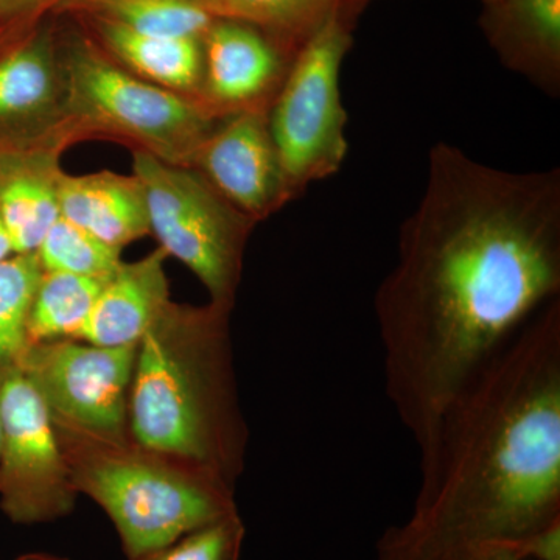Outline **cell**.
I'll return each instance as SVG.
<instances>
[{"label": "cell", "instance_id": "4dcf8cb0", "mask_svg": "<svg viewBox=\"0 0 560 560\" xmlns=\"http://www.w3.org/2000/svg\"><path fill=\"white\" fill-rule=\"evenodd\" d=\"M353 2H355V0H353Z\"/></svg>", "mask_w": 560, "mask_h": 560}, {"label": "cell", "instance_id": "4316f807", "mask_svg": "<svg viewBox=\"0 0 560 560\" xmlns=\"http://www.w3.org/2000/svg\"><path fill=\"white\" fill-rule=\"evenodd\" d=\"M14 560H69L65 558H58V556L47 555V552H27V555H22L20 558Z\"/></svg>", "mask_w": 560, "mask_h": 560}, {"label": "cell", "instance_id": "30bf717a", "mask_svg": "<svg viewBox=\"0 0 560 560\" xmlns=\"http://www.w3.org/2000/svg\"><path fill=\"white\" fill-rule=\"evenodd\" d=\"M268 113L270 108H254L223 117L191 162V168L257 223L294 200Z\"/></svg>", "mask_w": 560, "mask_h": 560}, {"label": "cell", "instance_id": "44dd1931", "mask_svg": "<svg viewBox=\"0 0 560 560\" xmlns=\"http://www.w3.org/2000/svg\"><path fill=\"white\" fill-rule=\"evenodd\" d=\"M215 18L245 22L279 33L282 38L307 40L340 0H201Z\"/></svg>", "mask_w": 560, "mask_h": 560}, {"label": "cell", "instance_id": "f1b7e54d", "mask_svg": "<svg viewBox=\"0 0 560 560\" xmlns=\"http://www.w3.org/2000/svg\"><path fill=\"white\" fill-rule=\"evenodd\" d=\"M0 442H2V422H0Z\"/></svg>", "mask_w": 560, "mask_h": 560}, {"label": "cell", "instance_id": "8fae6325", "mask_svg": "<svg viewBox=\"0 0 560 560\" xmlns=\"http://www.w3.org/2000/svg\"><path fill=\"white\" fill-rule=\"evenodd\" d=\"M55 139L73 145L65 127L61 55L49 31H36L0 49V150Z\"/></svg>", "mask_w": 560, "mask_h": 560}, {"label": "cell", "instance_id": "484cf974", "mask_svg": "<svg viewBox=\"0 0 560 560\" xmlns=\"http://www.w3.org/2000/svg\"><path fill=\"white\" fill-rule=\"evenodd\" d=\"M11 256H14L13 245H11L5 224H3L2 219H0V261L10 259Z\"/></svg>", "mask_w": 560, "mask_h": 560}, {"label": "cell", "instance_id": "f546056e", "mask_svg": "<svg viewBox=\"0 0 560 560\" xmlns=\"http://www.w3.org/2000/svg\"><path fill=\"white\" fill-rule=\"evenodd\" d=\"M489 3L500 2V0H488Z\"/></svg>", "mask_w": 560, "mask_h": 560}, {"label": "cell", "instance_id": "7a4b0ae2", "mask_svg": "<svg viewBox=\"0 0 560 560\" xmlns=\"http://www.w3.org/2000/svg\"><path fill=\"white\" fill-rule=\"evenodd\" d=\"M410 514L375 560H518L560 521V300L475 378L419 455Z\"/></svg>", "mask_w": 560, "mask_h": 560}, {"label": "cell", "instance_id": "5b68a950", "mask_svg": "<svg viewBox=\"0 0 560 560\" xmlns=\"http://www.w3.org/2000/svg\"><path fill=\"white\" fill-rule=\"evenodd\" d=\"M60 55L65 127L73 143L109 139L167 164L191 167L223 119L200 98L139 79L83 36L70 39Z\"/></svg>", "mask_w": 560, "mask_h": 560}, {"label": "cell", "instance_id": "52a82bcc", "mask_svg": "<svg viewBox=\"0 0 560 560\" xmlns=\"http://www.w3.org/2000/svg\"><path fill=\"white\" fill-rule=\"evenodd\" d=\"M349 47L348 25L334 10L296 51L271 103V135L293 198L335 175L348 156L340 75Z\"/></svg>", "mask_w": 560, "mask_h": 560}, {"label": "cell", "instance_id": "2e32d148", "mask_svg": "<svg viewBox=\"0 0 560 560\" xmlns=\"http://www.w3.org/2000/svg\"><path fill=\"white\" fill-rule=\"evenodd\" d=\"M490 9L486 24L504 65L559 98L560 0H500Z\"/></svg>", "mask_w": 560, "mask_h": 560}, {"label": "cell", "instance_id": "4fadbf2b", "mask_svg": "<svg viewBox=\"0 0 560 560\" xmlns=\"http://www.w3.org/2000/svg\"><path fill=\"white\" fill-rule=\"evenodd\" d=\"M65 140L0 150V219L14 254L38 253L60 217L61 154Z\"/></svg>", "mask_w": 560, "mask_h": 560}, {"label": "cell", "instance_id": "d4e9b609", "mask_svg": "<svg viewBox=\"0 0 560 560\" xmlns=\"http://www.w3.org/2000/svg\"><path fill=\"white\" fill-rule=\"evenodd\" d=\"M518 560H560V521L530 536L522 545Z\"/></svg>", "mask_w": 560, "mask_h": 560}, {"label": "cell", "instance_id": "7402d4cb", "mask_svg": "<svg viewBox=\"0 0 560 560\" xmlns=\"http://www.w3.org/2000/svg\"><path fill=\"white\" fill-rule=\"evenodd\" d=\"M36 254L44 271L69 272L103 285L124 264L121 249L106 245L61 215L51 224Z\"/></svg>", "mask_w": 560, "mask_h": 560}, {"label": "cell", "instance_id": "9c48e42d", "mask_svg": "<svg viewBox=\"0 0 560 560\" xmlns=\"http://www.w3.org/2000/svg\"><path fill=\"white\" fill-rule=\"evenodd\" d=\"M0 510L16 525L66 517L79 493L49 411L20 370L0 382Z\"/></svg>", "mask_w": 560, "mask_h": 560}, {"label": "cell", "instance_id": "d6986e66", "mask_svg": "<svg viewBox=\"0 0 560 560\" xmlns=\"http://www.w3.org/2000/svg\"><path fill=\"white\" fill-rule=\"evenodd\" d=\"M102 287L94 279L43 270L25 323L28 345L79 340Z\"/></svg>", "mask_w": 560, "mask_h": 560}, {"label": "cell", "instance_id": "7c38bea8", "mask_svg": "<svg viewBox=\"0 0 560 560\" xmlns=\"http://www.w3.org/2000/svg\"><path fill=\"white\" fill-rule=\"evenodd\" d=\"M201 102L219 117L270 108L291 61L254 25L217 18L202 36Z\"/></svg>", "mask_w": 560, "mask_h": 560}, {"label": "cell", "instance_id": "e0dca14e", "mask_svg": "<svg viewBox=\"0 0 560 560\" xmlns=\"http://www.w3.org/2000/svg\"><path fill=\"white\" fill-rule=\"evenodd\" d=\"M90 21L97 33L98 46L110 60L164 90L200 98L201 39L145 35L113 22Z\"/></svg>", "mask_w": 560, "mask_h": 560}, {"label": "cell", "instance_id": "83f0119b", "mask_svg": "<svg viewBox=\"0 0 560 560\" xmlns=\"http://www.w3.org/2000/svg\"><path fill=\"white\" fill-rule=\"evenodd\" d=\"M3 44H5V39H3L2 35H0V47H3Z\"/></svg>", "mask_w": 560, "mask_h": 560}, {"label": "cell", "instance_id": "9a60e30c", "mask_svg": "<svg viewBox=\"0 0 560 560\" xmlns=\"http://www.w3.org/2000/svg\"><path fill=\"white\" fill-rule=\"evenodd\" d=\"M60 215L117 249L150 234L145 191L135 173H62Z\"/></svg>", "mask_w": 560, "mask_h": 560}, {"label": "cell", "instance_id": "ac0fdd59", "mask_svg": "<svg viewBox=\"0 0 560 560\" xmlns=\"http://www.w3.org/2000/svg\"><path fill=\"white\" fill-rule=\"evenodd\" d=\"M60 9L145 35L202 39L217 20L201 0H66Z\"/></svg>", "mask_w": 560, "mask_h": 560}, {"label": "cell", "instance_id": "3957f363", "mask_svg": "<svg viewBox=\"0 0 560 560\" xmlns=\"http://www.w3.org/2000/svg\"><path fill=\"white\" fill-rule=\"evenodd\" d=\"M230 308L171 301L136 352L128 425L147 447L224 480L245 469L248 427L234 371Z\"/></svg>", "mask_w": 560, "mask_h": 560}, {"label": "cell", "instance_id": "277c9868", "mask_svg": "<svg viewBox=\"0 0 560 560\" xmlns=\"http://www.w3.org/2000/svg\"><path fill=\"white\" fill-rule=\"evenodd\" d=\"M54 429L73 489L108 514L128 560L238 512L235 486L200 464L147 447L131 434Z\"/></svg>", "mask_w": 560, "mask_h": 560}, {"label": "cell", "instance_id": "ba28073f", "mask_svg": "<svg viewBox=\"0 0 560 560\" xmlns=\"http://www.w3.org/2000/svg\"><path fill=\"white\" fill-rule=\"evenodd\" d=\"M138 346L102 348L79 340L35 342L20 371L39 394L51 422L86 433L125 438Z\"/></svg>", "mask_w": 560, "mask_h": 560}, {"label": "cell", "instance_id": "8992f818", "mask_svg": "<svg viewBox=\"0 0 560 560\" xmlns=\"http://www.w3.org/2000/svg\"><path fill=\"white\" fill-rule=\"evenodd\" d=\"M142 183L150 234L206 287L210 304L234 308L243 259L257 221L232 206L200 172L132 151Z\"/></svg>", "mask_w": 560, "mask_h": 560}, {"label": "cell", "instance_id": "cb8c5ba5", "mask_svg": "<svg viewBox=\"0 0 560 560\" xmlns=\"http://www.w3.org/2000/svg\"><path fill=\"white\" fill-rule=\"evenodd\" d=\"M62 2L66 0H0V35L5 43L13 40L18 27Z\"/></svg>", "mask_w": 560, "mask_h": 560}, {"label": "cell", "instance_id": "6da1fadb", "mask_svg": "<svg viewBox=\"0 0 560 560\" xmlns=\"http://www.w3.org/2000/svg\"><path fill=\"white\" fill-rule=\"evenodd\" d=\"M560 293V171L431 147L425 189L374 296L385 389L419 455L475 378Z\"/></svg>", "mask_w": 560, "mask_h": 560}, {"label": "cell", "instance_id": "ffe728a7", "mask_svg": "<svg viewBox=\"0 0 560 560\" xmlns=\"http://www.w3.org/2000/svg\"><path fill=\"white\" fill-rule=\"evenodd\" d=\"M43 267L38 254H14L0 261V382L20 370L27 348L28 307Z\"/></svg>", "mask_w": 560, "mask_h": 560}, {"label": "cell", "instance_id": "603a6c76", "mask_svg": "<svg viewBox=\"0 0 560 560\" xmlns=\"http://www.w3.org/2000/svg\"><path fill=\"white\" fill-rule=\"evenodd\" d=\"M245 537V523L235 512L136 560H241Z\"/></svg>", "mask_w": 560, "mask_h": 560}, {"label": "cell", "instance_id": "5bb4252c", "mask_svg": "<svg viewBox=\"0 0 560 560\" xmlns=\"http://www.w3.org/2000/svg\"><path fill=\"white\" fill-rule=\"evenodd\" d=\"M167 257L164 249L158 248L143 259L124 261L102 287L79 341L102 348L138 346L151 324L171 304L165 272Z\"/></svg>", "mask_w": 560, "mask_h": 560}]
</instances>
